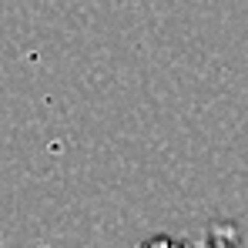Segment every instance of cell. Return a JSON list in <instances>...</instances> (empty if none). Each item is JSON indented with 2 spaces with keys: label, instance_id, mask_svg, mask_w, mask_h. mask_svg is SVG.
<instances>
[]
</instances>
